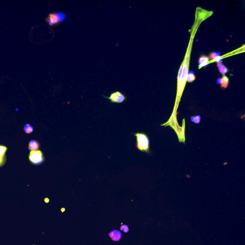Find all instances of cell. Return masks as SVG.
Masks as SVG:
<instances>
[{"label": "cell", "mask_w": 245, "mask_h": 245, "mask_svg": "<svg viewBox=\"0 0 245 245\" xmlns=\"http://www.w3.org/2000/svg\"><path fill=\"white\" fill-rule=\"evenodd\" d=\"M136 147L140 151L148 152L149 148V140L148 136L143 133H136Z\"/></svg>", "instance_id": "cell-1"}, {"label": "cell", "mask_w": 245, "mask_h": 245, "mask_svg": "<svg viewBox=\"0 0 245 245\" xmlns=\"http://www.w3.org/2000/svg\"><path fill=\"white\" fill-rule=\"evenodd\" d=\"M187 77V67L184 65L181 67L179 70V90L178 93V99L181 97L183 91V88L184 87L185 83V80Z\"/></svg>", "instance_id": "cell-2"}, {"label": "cell", "mask_w": 245, "mask_h": 245, "mask_svg": "<svg viewBox=\"0 0 245 245\" xmlns=\"http://www.w3.org/2000/svg\"><path fill=\"white\" fill-rule=\"evenodd\" d=\"M29 159L34 164H40L44 162L43 153L40 150L31 151L29 155Z\"/></svg>", "instance_id": "cell-3"}, {"label": "cell", "mask_w": 245, "mask_h": 245, "mask_svg": "<svg viewBox=\"0 0 245 245\" xmlns=\"http://www.w3.org/2000/svg\"><path fill=\"white\" fill-rule=\"evenodd\" d=\"M104 97L108 99L111 102L113 103L121 104L126 100V95L119 91H114L112 92L110 94L109 97H105L104 96Z\"/></svg>", "instance_id": "cell-4"}, {"label": "cell", "mask_w": 245, "mask_h": 245, "mask_svg": "<svg viewBox=\"0 0 245 245\" xmlns=\"http://www.w3.org/2000/svg\"><path fill=\"white\" fill-rule=\"evenodd\" d=\"M46 21L48 23V25L50 26L57 25L60 23L56 13H50L48 16L47 18L46 19Z\"/></svg>", "instance_id": "cell-5"}, {"label": "cell", "mask_w": 245, "mask_h": 245, "mask_svg": "<svg viewBox=\"0 0 245 245\" xmlns=\"http://www.w3.org/2000/svg\"><path fill=\"white\" fill-rule=\"evenodd\" d=\"M185 121L184 119L183 120L182 126L181 127L179 125H178L176 127V128L175 131L176 132L178 138L179 139V142H185V137H184V126H185Z\"/></svg>", "instance_id": "cell-6"}, {"label": "cell", "mask_w": 245, "mask_h": 245, "mask_svg": "<svg viewBox=\"0 0 245 245\" xmlns=\"http://www.w3.org/2000/svg\"><path fill=\"white\" fill-rule=\"evenodd\" d=\"M168 124V125H169L171 127H172L173 129L175 130L176 128V127L178 125L177 121V118H176V113L175 112V110L173 111V113L171 115V117L170 118L169 120L168 121V122L165 124L164 125L166 126V125Z\"/></svg>", "instance_id": "cell-7"}, {"label": "cell", "mask_w": 245, "mask_h": 245, "mask_svg": "<svg viewBox=\"0 0 245 245\" xmlns=\"http://www.w3.org/2000/svg\"><path fill=\"white\" fill-rule=\"evenodd\" d=\"M7 148L6 147L3 145H0V167L3 166L6 161L5 152Z\"/></svg>", "instance_id": "cell-8"}, {"label": "cell", "mask_w": 245, "mask_h": 245, "mask_svg": "<svg viewBox=\"0 0 245 245\" xmlns=\"http://www.w3.org/2000/svg\"><path fill=\"white\" fill-rule=\"evenodd\" d=\"M109 236L113 241H118L121 238L122 234L118 230H114L111 231L109 234Z\"/></svg>", "instance_id": "cell-9"}, {"label": "cell", "mask_w": 245, "mask_h": 245, "mask_svg": "<svg viewBox=\"0 0 245 245\" xmlns=\"http://www.w3.org/2000/svg\"><path fill=\"white\" fill-rule=\"evenodd\" d=\"M39 148V144L37 141L35 140H32L29 142L28 148L30 151L38 150Z\"/></svg>", "instance_id": "cell-10"}, {"label": "cell", "mask_w": 245, "mask_h": 245, "mask_svg": "<svg viewBox=\"0 0 245 245\" xmlns=\"http://www.w3.org/2000/svg\"><path fill=\"white\" fill-rule=\"evenodd\" d=\"M208 62V59L207 57L205 56H203L200 58L199 60V63L200 67H201L202 66H204L207 64Z\"/></svg>", "instance_id": "cell-11"}, {"label": "cell", "mask_w": 245, "mask_h": 245, "mask_svg": "<svg viewBox=\"0 0 245 245\" xmlns=\"http://www.w3.org/2000/svg\"><path fill=\"white\" fill-rule=\"evenodd\" d=\"M209 59L211 60H215L217 61H219L221 59V57L220 55L217 53H213L211 54L209 56Z\"/></svg>", "instance_id": "cell-12"}, {"label": "cell", "mask_w": 245, "mask_h": 245, "mask_svg": "<svg viewBox=\"0 0 245 245\" xmlns=\"http://www.w3.org/2000/svg\"><path fill=\"white\" fill-rule=\"evenodd\" d=\"M24 130L26 134H30L33 132L34 129L33 127L29 124H26L24 127Z\"/></svg>", "instance_id": "cell-13"}, {"label": "cell", "mask_w": 245, "mask_h": 245, "mask_svg": "<svg viewBox=\"0 0 245 245\" xmlns=\"http://www.w3.org/2000/svg\"><path fill=\"white\" fill-rule=\"evenodd\" d=\"M221 86L224 88H226L228 84V79L226 76H224L223 78L221 79Z\"/></svg>", "instance_id": "cell-14"}, {"label": "cell", "mask_w": 245, "mask_h": 245, "mask_svg": "<svg viewBox=\"0 0 245 245\" xmlns=\"http://www.w3.org/2000/svg\"><path fill=\"white\" fill-rule=\"evenodd\" d=\"M57 13V16L60 23L63 22L65 20V19H66V16L65 13H61V12H58V13Z\"/></svg>", "instance_id": "cell-15"}, {"label": "cell", "mask_w": 245, "mask_h": 245, "mask_svg": "<svg viewBox=\"0 0 245 245\" xmlns=\"http://www.w3.org/2000/svg\"><path fill=\"white\" fill-rule=\"evenodd\" d=\"M218 67H219V70H220V72L222 74H225V73H226V72H227V69H226V68L225 66H224L223 65H222L220 63H219V64H218Z\"/></svg>", "instance_id": "cell-16"}, {"label": "cell", "mask_w": 245, "mask_h": 245, "mask_svg": "<svg viewBox=\"0 0 245 245\" xmlns=\"http://www.w3.org/2000/svg\"><path fill=\"white\" fill-rule=\"evenodd\" d=\"M201 116H192L191 117V121L193 122H194L196 124H199L200 122Z\"/></svg>", "instance_id": "cell-17"}, {"label": "cell", "mask_w": 245, "mask_h": 245, "mask_svg": "<svg viewBox=\"0 0 245 245\" xmlns=\"http://www.w3.org/2000/svg\"><path fill=\"white\" fill-rule=\"evenodd\" d=\"M187 79L188 82H193V81L195 79V76L193 74L190 73V74H189L188 75H187Z\"/></svg>", "instance_id": "cell-18"}, {"label": "cell", "mask_w": 245, "mask_h": 245, "mask_svg": "<svg viewBox=\"0 0 245 245\" xmlns=\"http://www.w3.org/2000/svg\"><path fill=\"white\" fill-rule=\"evenodd\" d=\"M120 229L121 230H122V231H123L124 232V231H125V229H126L127 230L129 231V228L127 226L124 225V226H122L120 227Z\"/></svg>", "instance_id": "cell-19"}, {"label": "cell", "mask_w": 245, "mask_h": 245, "mask_svg": "<svg viewBox=\"0 0 245 245\" xmlns=\"http://www.w3.org/2000/svg\"><path fill=\"white\" fill-rule=\"evenodd\" d=\"M49 199H48V198H46V199H45V201L46 203H48L49 202Z\"/></svg>", "instance_id": "cell-20"}, {"label": "cell", "mask_w": 245, "mask_h": 245, "mask_svg": "<svg viewBox=\"0 0 245 245\" xmlns=\"http://www.w3.org/2000/svg\"><path fill=\"white\" fill-rule=\"evenodd\" d=\"M61 210H62L61 211H62V212H64V211H65V208H62V209H61Z\"/></svg>", "instance_id": "cell-21"}]
</instances>
